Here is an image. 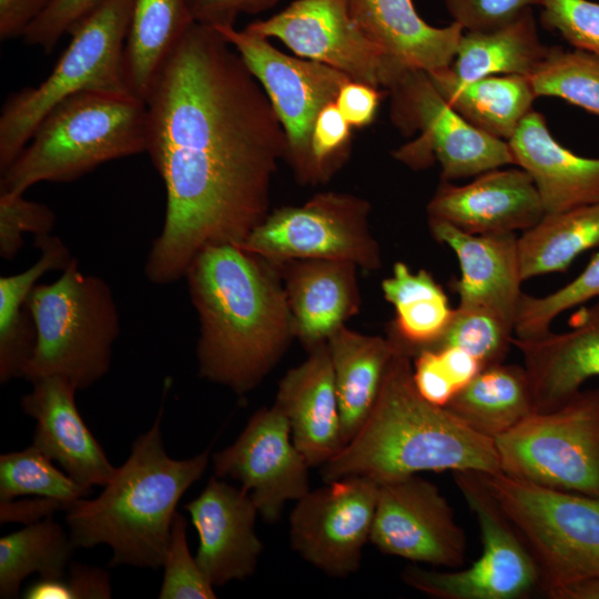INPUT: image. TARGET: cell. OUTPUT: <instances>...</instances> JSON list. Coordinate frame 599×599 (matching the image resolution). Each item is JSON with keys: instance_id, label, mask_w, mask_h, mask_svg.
<instances>
[{"instance_id": "43", "label": "cell", "mask_w": 599, "mask_h": 599, "mask_svg": "<svg viewBox=\"0 0 599 599\" xmlns=\"http://www.w3.org/2000/svg\"><path fill=\"white\" fill-rule=\"evenodd\" d=\"M351 141L352 126L336 103L324 106L315 120L311 141L314 185L326 183L342 166Z\"/></svg>"}, {"instance_id": "38", "label": "cell", "mask_w": 599, "mask_h": 599, "mask_svg": "<svg viewBox=\"0 0 599 599\" xmlns=\"http://www.w3.org/2000/svg\"><path fill=\"white\" fill-rule=\"evenodd\" d=\"M514 336V324L497 312L484 306L458 305L440 338L428 349L458 347L485 368L505 361Z\"/></svg>"}, {"instance_id": "11", "label": "cell", "mask_w": 599, "mask_h": 599, "mask_svg": "<svg viewBox=\"0 0 599 599\" xmlns=\"http://www.w3.org/2000/svg\"><path fill=\"white\" fill-rule=\"evenodd\" d=\"M390 119L405 135L416 140L394 152L414 170L437 161L443 181L479 175L515 164L507 141L494 138L460 116L441 97L425 71L407 69L387 91Z\"/></svg>"}, {"instance_id": "31", "label": "cell", "mask_w": 599, "mask_h": 599, "mask_svg": "<svg viewBox=\"0 0 599 599\" xmlns=\"http://www.w3.org/2000/svg\"><path fill=\"white\" fill-rule=\"evenodd\" d=\"M382 291L395 308L387 336L399 349L414 357L440 338L454 308L429 272H413L407 264L396 262L393 275L383 280Z\"/></svg>"}, {"instance_id": "44", "label": "cell", "mask_w": 599, "mask_h": 599, "mask_svg": "<svg viewBox=\"0 0 599 599\" xmlns=\"http://www.w3.org/2000/svg\"><path fill=\"white\" fill-rule=\"evenodd\" d=\"M22 595L26 599H108L112 596V589L106 571L72 564L68 576L39 578Z\"/></svg>"}, {"instance_id": "19", "label": "cell", "mask_w": 599, "mask_h": 599, "mask_svg": "<svg viewBox=\"0 0 599 599\" xmlns=\"http://www.w3.org/2000/svg\"><path fill=\"white\" fill-rule=\"evenodd\" d=\"M531 176L520 169H495L465 185L441 181L427 204L428 219L470 234L527 231L545 215Z\"/></svg>"}, {"instance_id": "33", "label": "cell", "mask_w": 599, "mask_h": 599, "mask_svg": "<svg viewBox=\"0 0 599 599\" xmlns=\"http://www.w3.org/2000/svg\"><path fill=\"white\" fill-rule=\"evenodd\" d=\"M549 47L541 43L532 9L490 31H464L450 65L465 81L490 75L530 77Z\"/></svg>"}, {"instance_id": "35", "label": "cell", "mask_w": 599, "mask_h": 599, "mask_svg": "<svg viewBox=\"0 0 599 599\" xmlns=\"http://www.w3.org/2000/svg\"><path fill=\"white\" fill-rule=\"evenodd\" d=\"M77 547L62 526L47 517L0 538V597L17 598L31 573L61 578Z\"/></svg>"}, {"instance_id": "41", "label": "cell", "mask_w": 599, "mask_h": 599, "mask_svg": "<svg viewBox=\"0 0 599 599\" xmlns=\"http://www.w3.org/2000/svg\"><path fill=\"white\" fill-rule=\"evenodd\" d=\"M540 21L558 31L575 49L599 57V2L590 0H538Z\"/></svg>"}, {"instance_id": "26", "label": "cell", "mask_w": 599, "mask_h": 599, "mask_svg": "<svg viewBox=\"0 0 599 599\" xmlns=\"http://www.w3.org/2000/svg\"><path fill=\"white\" fill-rule=\"evenodd\" d=\"M365 35L400 65L427 73L451 65L464 29L427 23L413 0H347Z\"/></svg>"}, {"instance_id": "27", "label": "cell", "mask_w": 599, "mask_h": 599, "mask_svg": "<svg viewBox=\"0 0 599 599\" xmlns=\"http://www.w3.org/2000/svg\"><path fill=\"white\" fill-rule=\"evenodd\" d=\"M327 344L345 446L370 414L397 347L388 336L362 334L345 324L328 336Z\"/></svg>"}, {"instance_id": "12", "label": "cell", "mask_w": 599, "mask_h": 599, "mask_svg": "<svg viewBox=\"0 0 599 599\" xmlns=\"http://www.w3.org/2000/svg\"><path fill=\"white\" fill-rule=\"evenodd\" d=\"M370 204L348 193L323 192L298 206L271 211L241 245L273 264L293 260L382 266L380 246L369 227Z\"/></svg>"}, {"instance_id": "2", "label": "cell", "mask_w": 599, "mask_h": 599, "mask_svg": "<svg viewBox=\"0 0 599 599\" xmlns=\"http://www.w3.org/2000/svg\"><path fill=\"white\" fill-rule=\"evenodd\" d=\"M184 277L199 319V375L237 395L253 390L295 337L277 265L225 244L200 252Z\"/></svg>"}, {"instance_id": "29", "label": "cell", "mask_w": 599, "mask_h": 599, "mask_svg": "<svg viewBox=\"0 0 599 599\" xmlns=\"http://www.w3.org/2000/svg\"><path fill=\"white\" fill-rule=\"evenodd\" d=\"M40 256L32 266L0 277V383L24 375L35 346V327L27 300L47 272L63 271L74 258L61 238L34 236Z\"/></svg>"}, {"instance_id": "51", "label": "cell", "mask_w": 599, "mask_h": 599, "mask_svg": "<svg viewBox=\"0 0 599 599\" xmlns=\"http://www.w3.org/2000/svg\"><path fill=\"white\" fill-rule=\"evenodd\" d=\"M439 354L457 393L469 384L484 368L480 362L468 352L458 347L433 349Z\"/></svg>"}, {"instance_id": "32", "label": "cell", "mask_w": 599, "mask_h": 599, "mask_svg": "<svg viewBox=\"0 0 599 599\" xmlns=\"http://www.w3.org/2000/svg\"><path fill=\"white\" fill-rule=\"evenodd\" d=\"M194 22L187 0H133L123 61L134 95L145 102L162 64Z\"/></svg>"}, {"instance_id": "28", "label": "cell", "mask_w": 599, "mask_h": 599, "mask_svg": "<svg viewBox=\"0 0 599 599\" xmlns=\"http://www.w3.org/2000/svg\"><path fill=\"white\" fill-rule=\"evenodd\" d=\"M447 103L483 132L509 141L537 98L524 75H490L459 79L450 67L428 73Z\"/></svg>"}, {"instance_id": "5", "label": "cell", "mask_w": 599, "mask_h": 599, "mask_svg": "<svg viewBox=\"0 0 599 599\" xmlns=\"http://www.w3.org/2000/svg\"><path fill=\"white\" fill-rule=\"evenodd\" d=\"M145 102L130 92L82 91L57 104L1 173L0 192L69 183L112 160L146 152Z\"/></svg>"}, {"instance_id": "49", "label": "cell", "mask_w": 599, "mask_h": 599, "mask_svg": "<svg viewBox=\"0 0 599 599\" xmlns=\"http://www.w3.org/2000/svg\"><path fill=\"white\" fill-rule=\"evenodd\" d=\"M280 0H187L196 22L212 27L234 24L240 14H254L275 6Z\"/></svg>"}, {"instance_id": "16", "label": "cell", "mask_w": 599, "mask_h": 599, "mask_svg": "<svg viewBox=\"0 0 599 599\" xmlns=\"http://www.w3.org/2000/svg\"><path fill=\"white\" fill-rule=\"evenodd\" d=\"M369 541L383 554L461 568L466 536L447 499L417 475L379 485Z\"/></svg>"}, {"instance_id": "22", "label": "cell", "mask_w": 599, "mask_h": 599, "mask_svg": "<svg viewBox=\"0 0 599 599\" xmlns=\"http://www.w3.org/2000/svg\"><path fill=\"white\" fill-rule=\"evenodd\" d=\"M274 404L286 416L292 438L309 467L323 466L344 446L329 347L323 342L286 372Z\"/></svg>"}, {"instance_id": "6", "label": "cell", "mask_w": 599, "mask_h": 599, "mask_svg": "<svg viewBox=\"0 0 599 599\" xmlns=\"http://www.w3.org/2000/svg\"><path fill=\"white\" fill-rule=\"evenodd\" d=\"M35 346L23 378L55 376L84 390L110 369L120 317L108 283L80 271L77 258L50 284H37L28 300Z\"/></svg>"}, {"instance_id": "8", "label": "cell", "mask_w": 599, "mask_h": 599, "mask_svg": "<svg viewBox=\"0 0 599 599\" xmlns=\"http://www.w3.org/2000/svg\"><path fill=\"white\" fill-rule=\"evenodd\" d=\"M486 485L534 556L542 590L599 577V497L544 487L504 473Z\"/></svg>"}, {"instance_id": "40", "label": "cell", "mask_w": 599, "mask_h": 599, "mask_svg": "<svg viewBox=\"0 0 599 599\" xmlns=\"http://www.w3.org/2000/svg\"><path fill=\"white\" fill-rule=\"evenodd\" d=\"M187 521L175 512L162 568L161 599H214V587L192 557L186 539Z\"/></svg>"}, {"instance_id": "15", "label": "cell", "mask_w": 599, "mask_h": 599, "mask_svg": "<svg viewBox=\"0 0 599 599\" xmlns=\"http://www.w3.org/2000/svg\"><path fill=\"white\" fill-rule=\"evenodd\" d=\"M378 494L379 484L364 476L309 490L296 500L290 516L292 549L331 577L356 572L369 541Z\"/></svg>"}, {"instance_id": "39", "label": "cell", "mask_w": 599, "mask_h": 599, "mask_svg": "<svg viewBox=\"0 0 599 599\" xmlns=\"http://www.w3.org/2000/svg\"><path fill=\"white\" fill-rule=\"evenodd\" d=\"M599 298V253L572 281L544 295L522 294L514 325L515 337L530 339L546 335L564 312Z\"/></svg>"}, {"instance_id": "21", "label": "cell", "mask_w": 599, "mask_h": 599, "mask_svg": "<svg viewBox=\"0 0 599 599\" xmlns=\"http://www.w3.org/2000/svg\"><path fill=\"white\" fill-rule=\"evenodd\" d=\"M520 352L529 377L536 412L551 410L599 377V298L572 316L566 332L520 339Z\"/></svg>"}, {"instance_id": "36", "label": "cell", "mask_w": 599, "mask_h": 599, "mask_svg": "<svg viewBox=\"0 0 599 599\" xmlns=\"http://www.w3.org/2000/svg\"><path fill=\"white\" fill-rule=\"evenodd\" d=\"M90 493L91 488L54 467L52 460L32 444L0 456V504L31 496L55 500L65 509Z\"/></svg>"}, {"instance_id": "37", "label": "cell", "mask_w": 599, "mask_h": 599, "mask_svg": "<svg viewBox=\"0 0 599 599\" xmlns=\"http://www.w3.org/2000/svg\"><path fill=\"white\" fill-rule=\"evenodd\" d=\"M537 97H555L599 116V57L550 47L529 77Z\"/></svg>"}, {"instance_id": "30", "label": "cell", "mask_w": 599, "mask_h": 599, "mask_svg": "<svg viewBox=\"0 0 599 599\" xmlns=\"http://www.w3.org/2000/svg\"><path fill=\"white\" fill-rule=\"evenodd\" d=\"M445 407L469 428L491 439L536 412L526 368L504 362L483 368Z\"/></svg>"}, {"instance_id": "46", "label": "cell", "mask_w": 599, "mask_h": 599, "mask_svg": "<svg viewBox=\"0 0 599 599\" xmlns=\"http://www.w3.org/2000/svg\"><path fill=\"white\" fill-rule=\"evenodd\" d=\"M101 0H52L48 8L24 31L23 41L52 52L61 37Z\"/></svg>"}, {"instance_id": "34", "label": "cell", "mask_w": 599, "mask_h": 599, "mask_svg": "<svg viewBox=\"0 0 599 599\" xmlns=\"http://www.w3.org/2000/svg\"><path fill=\"white\" fill-rule=\"evenodd\" d=\"M599 246V203L545 213L518 237L522 281L566 272L575 258Z\"/></svg>"}, {"instance_id": "7", "label": "cell", "mask_w": 599, "mask_h": 599, "mask_svg": "<svg viewBox=\"0 0 599 599\" xmlns=\"http://www.w3.org/2000/svg\"><path fill=\"white\" fill-rule=\"evenodd\" d=\"M132 4L133 0H101L69 30L71 40L47 79L8 98L0 115V173L61 101L82 91L132 93L123 61Z\"/></svg>"}, {"instance_id": "48", "label": "cell", "mask_w": 599, "mask_h": 599, "mask_svg": "<svg viewBox=\"0 0 599 599\" xmlns=\"http://www.w3.org/2000/svg\"><path fill=\"white\" fill-rule=\"evenodd\" d=\"M384 92L367 83L349 80L342 87L335 103L351 126L361 129L373 122Z\"/></svg>"}, {"instance_id": "9", "label": "cell", "mask_w": 599, "mask_h": 599, "mask_svg": "<svg viewBox=\"0 0 599 599\" xmlns=\"http://www.w3.org/2000/svg\"><path fill=\"white\" fill-rule=\"evenodd\" d=\"M501 473L544 487L599 497V388L535 412L494 439Z\"/></svg>"}, {"instance_id": "4", "label": "cell", "mask_w": 599, "mask_h": 599, "mask_svg": "<svg viewBox=\"0 0 599 599\" xmlns=\"http://www.w3.org/2000/svg\"><path fill=\"white\" fill-rule=\"evenodd\" d=\"M162 412L135 438L128 459L101 494L77 499L64 509L74 546H109L111 567H162L176 506L209 465L210 448L187 459L167 455L160 426Z\"/></svg>"}, {"instance_id": "47", "label": "cell", "mask_w": 599, "mask_h": 599, "mask_svg": "<svg viewBox=\"0 0 599 599\" xmlns=\"http://www.w3.org/2000/svg\"><path fill=\"white\" fill-rule=\"evenodd\" d=\"M413 379L418 393L437 406L445 407L457 394L439 354L433 349H423L413 357Z\"/></svg>"}, {"instance_id": "14", "label": "cell", "mask_w": 599, "mask_h": 599, "mask_svg": "<svg viewBox=\"0 0 599 599\" xmlns=\"http://www.w3.org/2000/svg\"><path fill=\"white\" fill-rule=\"evenodd\" d=\"M245 29L282 41L297 57L332 67L351 80L388 91L407 70L362 31L347 0H295Z\"/></svg>"}, {"instance_id": "53", "label": "cell", "mask_w": 599, "mask_h": 599, "mask_svg": "<svg viewBox=\"0 0 599 599\" xmlns=\"http://www.w3.org/2000/svg\"><path fill=\"white\" fill-rule=\"evenodd\" d=\"M552 599H599V577L582 580L557 590Z\"/></svg>"}, {"instance_id": "3", "label": "cell", "mask_w": 599, "mask_h": 599, "mask_svg": "<svg viewBox=\"0 0 599 599\" xmlns=\"http://www.w3.org/2000/svg\"><path fill=\"white\" fill-rule=\"evenodd\" d=\"M446 470L501 473L495 441L426 400L414 384L413 357L397 347L370 414L321 467L322 478L364 476L380 485Z\"/></svg>"}, {"instance_id": "25", "label": "cell", "mask_w": 599, "mask_h": 599, "mask_svg": "<svg viewBox=\"0 0 599 599\" xmlns=\"http://www.w3.org/2000/svg\"><path fill=\"white\" fill-rule=\"evenodd\" d=\"M515 164L532 179L546 213L599 203V158L580 156L551 135L531 110L508 141Z\"/></svg>"}, {"instance_id": "23", "label": "cell", "mask_w": 599, "mask_h": 599, "mask_svg": "<svg viewBox=\"0 0 599 599\" xmlns=\"http://www.w3.org/2000/svg\"><path fill=\"white\" fill-rule=\"evenodd\" d=\"M428 223L433 237L458 260L460 277L453 283L458 305L490 308L515 325L524 294L517 234H470L445 221Z\"/></svg>"}, {"instance_id": "50", "label": "cell", "mask_w": 599, "mask_h": 599, "mask_svg": "<svg viewBox=\"0 0 599 599\" xmlns=\"http://www.w3.org/2000/svg\"><path fill=\"white\" fill-rule=\"evenodd\" d=\"M52 0H0V39L22 37Z\"/></svg>"}, {"instance_id": "18", "label": "cell", "mask_w": 599, "mask_h": 599, "mask_svg": "<svg viewBox=\"0 0 599 599\" xmlns=\"http://www.w3.org/2000/svg\"><path fill=\"white\" fill-rule=\"evenodd\" d=\"M184 509L199 536L196 562L213 587L254 573L263 544L255 531L258 511L246 491L212 476Z\"/></svg>"}, {"instance_id": "42", "label": "cell", "mask_w": 599, "mask_h": 599, "mask_svg": "<svg viewBox=\"0 0 599 599\" xmlns=\"http://www.w3.org/2000/svg\"><path fill=\"white\" fill-rule=\"evenodd\" d=\"M54 223L49 206L27 200L23 193L0 192V256L14 258L23 247V234H50Z\"/></svg>"}, {"instance_id": "17", "label": "cell", "mask_w": 599, "mask_h": 599, "mask_svg": "<svg viewBox=\"0 0 599 599\" xmlns=\"http://www.w3.org/2000/svg\"><path fill=\"white\" fill-rule=\"evenodd\" d=\"M212 461L214 475L236 480L267 522L277 521L288 500L311 490L309 465L275 404L256 410L236 440L215 453Z\"/></svg>"}, {"instance_id": "13", "label": "cell", "mask_w": 599, "mask_h": 599, "mask_svg": "<svg viewBox=\"0 0 599 599\" xmlns=\"http://www.w3.org/2000/svg\"><path fill=\"white\" fill-rule=\"evenodd\" d=\"M235 49L266 93L287 141L286 162L301 184L314 185L311 141L321 110L335 102L351 79L326 64L295 58L276 49L265 37L237 30L234 24L214 27Z\"/></svg>"}, {"instance_id": "10", "label": "cell", "mask_w": 599, "mask_h": 599, "mask_svg": "<svg viewBox=\"0 0 599 599\" xmlns=\"http://www.w3.org/2000/svg\"><path fill=\"white\" fill-rule=\"evenodd\" d=\"M458 490L474 514L481 554L467 568L439 571L407 567L404 582L436 599H520L541 586L538 565L485 483L483 473H453Z\"/></svg>"}, {"instance_id": "24", "label": "cell", "mask_w": 599, "mask_h": 599, "mask_svg": "<svg viewBox=\"0 0 599 599\" xmlns=\"http://www.w3.org/2000/svg\"><path fill=\"white\" fill-rule=\"evenodd\" d=\"M277 265L295 337L308 351L361 309L357 266L331 260H293Z\"/></svg>"}, {"instance_id": "45", "label": "cell", "mask_w": 599, "mask_h": 599, "mask_svg": "<svg viewBox=\"0 0 599 599\" xmlns=\"http://www.w3.org/2000/svg\"><path fill=\"white\" fill-rule=\"evenodd\" d=\"M453 22L464 31L480 32L500 28L534 6L538 0H443Z\"/></svg>"}, {"instance_id": "1", "label": "cell", "mask_w": 599, "mask_h": 599, "mask_svg": "<svg viewBox=\"0 0 599 599\" xmlns=\"http://www.w3.org/2000/svg\"><path fill=\"white\" fill-rule=\"evenodd\" d=\"M145 104L146 152L164 183L166 207L144 274L167 285L183 278L203 250L242 245L268 215L287 141L235 49L196 21L162 64Z\"/></svg>"}, {"instance_id": "20", "label": "cell", "mask_w": 599, "mask_h": 599, "mask_svg": "<svg viewBox=\"0 0 599 599\" xmlns=\"http://www.w3.org/2000/svg\"><path fill=\"white\" fill-rule=\"evenodd\" d=\"M32 389L21 398V408L35 420L32 445L59 464L80 485L104 486L116 467L82 419L74 386L48 376L31 382Z\"/></svg>"}, {"instance_id": "52", "label": "cell", "mask_w": 599, "mask_h": 599, "mask_svg": "<svg viewBox=\"0 0 599 599\" xmlns=\"http://www.w3.org/2000/svg\"><path fill=\"white\" fill-rule=\"evenodd\" d=\"M57 509H64V506L49 498L35 497L20 501L0 504L1 522L20 520L28 524L40 520L42 516L50 515Z\"/></svg>"}]
</instances>
